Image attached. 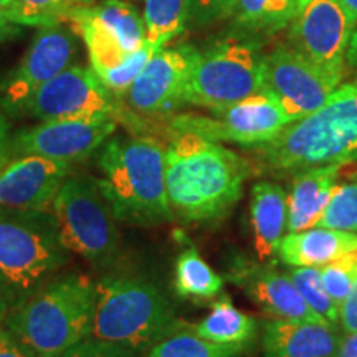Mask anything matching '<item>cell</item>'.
<instances>
[{
  "mask_svg": "<svg viewBox=\"0 0 357 357\" xmlns=\"http://www.w3.org/2000/svg\"><path fill=\"white\" fill-rule=\"evenodd\" d=\"M344 164L311 167L298 172L288 195V234L316 227L336 187L339 172Z\"/></svg>",
  "mask_w": 357,
  "mask_h": 357,
  "instance_id": "cell-19",
  "label": "cell"
},
{
  "mask_svg": "<svg viewBox=\"0 0 357 357\" xmlns=\"http://www.w3.org/2000/svg\"><path fill=\"white\" fill-rule=\"evenodd\" d=\"M190 0H146V43L155 52L185 29Z\"/></svg>",
  "mask_w": 357,
  "mask_h": 357,
  "instance_id": "cell-26",
  "label": "cell"
},
{
  "mask_svg": "<svg viewBox=\"0 0 357 357\" xmlns=\"http://www.w3.org/2000/svg\"><path fill=\"white\" fill-rule=\"evenodd\" d=\"M194 333L217 344L247 347L258 333V323L253 316L236 310L227 296L213 305L208 316L194 326Z\"/></svg>",
  "mask_w": 357,
  "mask_h": 357,
  "instance_id": "cell-23",
  "label": "cell"
},
{
  "mask_svg": "<svg viewBox=\"0 0 357 357\" xmlns=\"http://www.w3.org/2000/svg\"><path fill=\"white\" fill-rule=\"evenodd\" d=\"M321 278L331 300L341 310L342 303L349 296L352 284L357 280V255L354 252L321 266Z\"/></svg>",
  "mask_w": 357,
  "mask_h": 357,
  "instance_id": "cell-31",
  "label": "cell"
},
{
  "mask_svg": "<svg viewBox=\"0 0 357 357\" xmlns=\"http://www.w3.org/2000/svg\"><path fill=\"white\" fill-rule=\"evenodd\" d=\"M261 56L252 43L223 40L197 50L182 102L208 111L225 109L260 91Z\"/></svg>",
  "mask_w": 357,
  "mask_h": 357,
  "instance_id": "cell-8",
  "label": "cell"
},
{
  "mask_svg": "<svg viewBox=\"0 0 357 357\" xmlns=\"http://www.w3.org/2000/svg\"><path fill=\"white\" fill-rule=\"evenodd\" d=\"M93 3L95 0H10L3 12L20 26H43L65 24L75 12Z\"/></svg>",
  "mask_w": 357,
  "mask_h": 357,
  "instance_id": "cell-27",
  "label": "cell"
},
{
  "mask_svg": "<svg viewBox=\"0 0 357 357\" xmlns=\"http://www.w3.org/2000/svg\"><path fill=\"white\" fill-rule=\"evenodd\" d=\"M119 101L91 68L71 65L38 88L20 114L40 121L60 119H118Z\"/></svg>",
  "mask_w": 357,
  "mask_h": 357,
  "instance_id": "cell-10",
  "label": "cell"
},
{
  "mask_svg": "<svg viewBox=\"0 0 357 357\" xmlns=\"http://www.w3.org/2000/svg\"><path fill=\"white\" fill-rule=\"evenodd\" d=\"M303 0H236L231 26L245 37H266L284 29L293 20Z\"/></svg>",
  "mask_w": 357,
  "mask_h": 357,
  "instance_id": "cell-22",
  "label": "cell"
},
{
  "mask_svg": "<svg viewBox=\"0 0 357 357\" xmlns=\"http://www.w3.org/2000/svg\"><path fill=\"white\" fill-rule=\"evenodd\" d=\"M60 357H132V354L118 347L93 341V339H84Z\"/></svg>",
  "mask_w": 357,
  "mask_h": 357,
  "instance_id": "cell-34",
  "label": "cell"
},
{
  "mask_svg": "<svg viewBox=\"0 0 357 357\" xmlns=\"http://www.w3.org/2000/svg\"><path fill=\"white\" fill-rule=\"evenodd\" d=\"M346 63L354 70L356 73V84H357V29L352 33L351 42H349V48H347L346 53Z\"/></svg>",
  "mask_w": 357,
  "mask_h": 357,
  "instance_id": "cell-40",
  "label": "cell"
},
{
  "mask_svg": "<svg viewBox=\"0 0 357 357\" xmlns=\"http://www.w3.org/2000/svg\"><path fill=\"white\" fill-rule=\"evenodd\" d=\"M336 357H357V334H347L341 339Z\"/></svg>",
  "mask_w": 357,
  "mask_h": 357,
  "instance_id": "cell-39",
  "label": "cell"
},
{
  "mask_svg": "<svg viewBox=\"0 0 357 357\" xmlns=\"http://www.w3.org/2000/svg\"><path fill=\"white\" fill-rule=\"evenodd\" d=\"M177 328L171 306L149 281L106 276L96 284L89 337L128 352L153 349Z\"/></svg>",
  "mask_w": 357,
  "mask_h": 357,
  "instance_id": "cell-5",
  "label": "cell"
},
{
  "mask_svg": "<svg viewBox=\"0 0 357 357\" xmlns=\"http://www.w3.org/2000/svg\"><path fill=\"white\" fill-rule=\"evenodd\" d=\"M52 211L0 205V293L10 307L68 263Z\"/></svg>",
  "mask_w": 357,
  "mask_h": 357,
  "instance_id": "cell-6",
  "label": "cell"
},
{
  "mask_svg": "<svg viewBox=\"0 0 357 357\" xmlns=\"http://www.w3.org/2000/svg\"><path fill=\"white\" fill-rule=\"evenodd\" d=\"M22 33V26L13 24V22L8 19L7 13L0 8V43L7 42V40L19 37Z\"/></svg>",
  "mask_w": 357,
  "mask_h": 357,
  "instance_id": "cell-38",
  "label": "cell"
},
{
  "mask_svg": "<svg viewBox=\"0 0 357 357\" xmlns=\"http://www.w3.org/2000/svg\"><path fill=\"white\" fill-rule=\"evenodd\" d=\"M212 113L213 116L192 113L174 116L171 119L172 131L197 134L215 142L257 146L273 139L281 129L291 123L278 102L261 91Z\"/></svg>",
  "mask_w": 357,
  "mask_h": 357,
  "instance_id": "cell-11",
  "label": "cell"
},
{
  "mask_svg": "<svg viewBox=\"0 0 357 357\" xmlns=\"http://www.w3.org/2000/svg\"><path fill=\"white\" fill-rule=\"evenodd\" d=\"M88 12L114 35L128 53L137 52L146 45L144 17L131 3L124 0H101L89 6Z\"/></svg>",
  "mask_w": 357,
  "mask_h": 357,
  "instance_id": "cell-24",
  "label": "cell"
},
{
  "mask_svg": "<svg viewBox=\"0 0 357 357\" xmlns=\"http://www.w3.org/2000/svg\"><path fill=\"white\" fill-rule=\"evenodd\" d=\"M316 227L357 234V181L334 187Z\"/></svg>",
  "mask_w": 357,
  "mask_h": 357,
  "instance_id": "cell-30",
  "label": "cell"
},
{
  "mask_svg": "<svg viewBox=\"0 0 357 357\" xmlns=\"http://www.w3.org/2000/svg\"><path fill=\"white\" fill-rule=\"evenodd\" d=\"M0 357H33L24 346L0 324Z\"/></svg>",
  "mask_w": 357,
  "mask_h": 357,
  "instance_id": "cell-36",
  "label": "cell"
},
{
  "mask_svg": "<svg viewBox=\"0 0 357 357\" xmlns=\"http://www.w3.org/2000/svg\"><path fill=\"white\" fill-rule=\"evenodd\" d=\"M77 55V37L65 24L40 26L20 65L0 89V106L7 116L20 114L29 98L61 71Z\"/></svg>",
  "mask_w": 357,
  "mask_h": 357,
  "instance_id": "cell-13",
  "label": "cell"
},
{
  "mask_svg": "<svg viewBox=\"0 0 357 357\" xmlns=\"http://www.w3.org/2000/svg\"><path fill=\"white\" fill-rule=\"evenodd\" d=\"M166 147L151 137L111 136L98 158V185L116 220L159 223L172 217L166 189Z\"/></svg>",
  "mask_w": 357,
  "mask_h": 357,
  "instance_id": "cell-4",
  "label": "cell"
},
{
  "mask_svg": "<svg viewBox=\"0 0 357 357\" xmlns=\"http://www.w3.org/2000/svg\"><path fill=\"white\" fill-rule=\"evenodd\" d=\"M164 160L172 215L185 222H212L229 215L253 171L252 162L234 151L181 131H174Z\"/></svg>",
  "mask_w": 357,
  "mask_h": 357,
  "instance_id": "cell-1",
  "label": "cell"
},
{
  "mask_svg": "<svg viewBox=\"0 0 357 357\" xmlns=\"http://www.w3.org/2000/svg\"><path fill=\"white\" fill-rule=\"evenodd\" d=\"M236 0H190L189 20L197 25L229 19Z\"/></svg>",
  "mask_w": 357,
  "mask_h": 357,
  "instance_id": "cell-33",
  "label": "cell"
},
{
  "mask_svg": "<svg viewBox=\"0 0 357 357\" xmlns=\"http://www.w3.org/2000/svg\"><path fill=\"white\" fill-rule=\"evenodd\" d=\"M289 278L294 283L298 291L326 326L336 329L341 324V310L331 300L328 291H326L323 278H321V270L316 266H301L293 268L288 271Z\"/></svg>",
  "mask_w": 357,
  "mask_h": 357,
  "instance_id": "cell-28",
  "label": "cell"
},
{
  "mask_svg": "<svg viewBox=\"0 0 357 357\" xmlns=\"http://www.w3.org/2000/svg\"><path fill=\"white\" fill-rule=\"evenodd\" d=\"M288 195L275 182H257L252 189L250 218H252L255 250L261 261L270 260L278 253L280 240L287 230Z\"/></svg>",
  "mask_w": 357,
  "mask_h": 357,
  "instance_id": "cell-21",
  "label": "cell"
},
{
  "mask_svg": "<svg viewBox=\"0 0 357 357\" xmlns=\"http://www.w3.org/2000/svg\"><path fill=\"white\" fill-rule=\"evenodd\" d=\"M116 131V119L42 121L12 136V158L40 155L73 164L86 159Z\"/></svg>",
  "mask_w": 357,
  "mask_h": 357,
  "instance_id": "cell-14",
  "label": "cell"
},
{
  "mask_svg": "<svg viewBox=\"0 0 357 357\" xmlns=\"http://www.w3.org/2000/svg\"><path fill=\"white\" fill-rule=\"evenodd\" d=\"M12 159V132L6 111L0 106V167Z\"/></svg>",
  "mask_w": 357,
  "mask_h": 357,
  "instance_id": "cell-37",
  "label": "cell"
},
{
  "mask_svg": "<svg viewBox=\"0 0 357 357\" xmlns=\"http://www.w3.org/2000/svg\"><path fill=\"white\" fill-rule=\"evenodd\" d=\"M242 351V347L207 341L195 333H178L158 342L149 357H236Z\"/></svg>",
  "mask_w": 357,
  "mask_h": 357,
  "instance_id": "cell-29",
  "label": "cell"
},
{
  "mask_svg": "<svg viewBox=\"0 0 357 357\" xmlns=\"http://www.w3.org/2000/svg\"><path fill=\"white\" fill-rule=\"evenodd\" d=\"M337 2L341 3L342 8L346 10L351 24L357 29V0H337Z\"/></svg>",
  "mask_w": 357,
  "mask_h": 357,
  "instance_id": "cell-41",
  "label": "cell"
},
{
  "mask_svg": "<svg viewBox=\"0 0 357 357\" xmlns=\"http://www.w3.org/2000/svg\"><path fill=\"white\" fill-rule=\"evenodd\" d=\"M52 213L61 243L68 252L95 265H106L118 255L116 217L96 178L66 177L53 200Z\"/></svg>",
  "mask_w": 357,
  "mask_h": 357,
  "instance_id": "cell-7",
  "label": "cell"
},
{
  "mask_svg": "<svg viewBox=\"0 0 357 357\" xmlns=\"http://www.w3.org/2000/svg\"><path fill=\"white\" fill-rule=\"evenodd\" d=\"M155 53L154 48H151L149 45H144V47L139 48L137 52H134L129 55L126 60L123 61L121 65L116 66V68L109 70L108 73H105L100 79L105 83V86L109 89L111 93H114L116 96L126 95L128 89L131 88L134 79L137 78V75L141 73L142 68H144L149 58Z\"/></svg>",
  "mask_w": 357,
  "mask_h": 357,
  "instance_id": "cell-32",
  "label": "cell"
},
{
  "mask_svg": "<svg viewBox=\"0 0 357 357\" xmlns=\"http://www.w3.org/2000/svg\"><path fill=\"white\" fill-rule=\"evenodd\" d=\"M70 164L40 155H17L0 167V205L24 211H52Z\"/></svg>",
  "mask_w": 357,
  "mask_h": 357,
  "instance_id": "cell-16",
  "label": "cell"
},
{
  "mask_svg": "<svg viewBox=\"0 0 357 357\" xmlns=\"http://www.w3.org/2000/svg\"><path fill=\"white\" fill-rule=\"evenodd\" d=\"M230 278L273 319L324 324L303 300L288 273H280L270 266L245 263L234 268Z\"/></svg>",
  "mask_w": 357,
  "mask_h": 357,
  "instance_id": "cell-17",
  "label": "cell"
},
{
  "mask_svg": "<svg viewBox=\"0 0 357 357\" xmlns=\"http://www.w3.org/2000/svg\"><path fill=\"white\" fill-rule=\"evenodd\" d=\"M339 83L341 78L319 68L291 45H278L261 56L260 91L278 102L289 121L319 109Z\"/></svg>",
  "mask_w": 357,
  "mask_h": 357,
  "instance_id": "cell-9",
  "label": "cell"
},
{
  "mask_svg": "<svg viewBox=\"0 0 357 357\" xmlns=\"http://www.w3.org/2000/svg\"><path fill=\"white\" fill-rule=\"evenodd\" d=\"M339 344L336 329L319 323L271 319L263 329L265 357H336Z\"/></svg>",
  "mask_w": 357,
  "mask_h": 357,
  "instance_id": "cell-18",
  "label": "cell"
},
{
  "mask_svg": "<svg viewBox=\"0 0 357 357\" xmlns=\"http://www.w3.org/2000/svg\"><path fill=\"white\" fill-rule=\"evenodd\" d=\"M8 311H10V305H8L6 298H3V294L0 293V324H3V321H6Z\"/></svg>",
  "mask_w": 357,
  "mask_h": 357,
  "instance_id": "cell-42",
  "label": "cell"
},
{
  "mask_svg": "<svg viewBox=\"0 0 357 357\" xmlns=\"http://www.w3.org/2000/svg\"><path fill=\"white\" fill-rule=\"evenodd\" d=\"M223 278L218 276L194 247L185 248L177 258L174 288L178 296L189 300H211L222 291Z\"/></svg>",
  "mask_w": 357,
  "mask_h": 357,
  "instance_id": "cell-25",
  "label": "cell"
},
{
  "mask_svg": "<svg viewBox=\"0 0 357 357\" xmlns=\"http://www.w3.org/2000/svg\"><path fill=\"white\" fill-rule=\"evenodd\" d=\"M356 248L357 234L312 227L283 236L278 245V255L288 266L321 268Z\"/></svg>",
  "mask_w": 357,
  "mask_h": 357,
  "instance_id": "cell-20",
  "label": "cell"
},
{
  "mask_svg": "<svg viewBox=\"0 0 357 357\" xmlns=\"http://www.w3.org/2000/svg\"><path fill=\"white\" fill-rule=\"evenodd\" d=\"M8 3H10V0H0V8H2V10H6V8L8 7Z\"/></svg>",
  "mask_w": 357,
  "mask_h": 357,
  "instance_id": "cell-43",
  "label": "cell"
},
{
  "mask_svg": "<svg viewBox=\"0 0 357 357\" xmlns=\"http://www.w3.org/2000/svg\"><path fill=\"white\" fill-rule=\"evenodd\" d=\"M95 307L89 276L55 275L13 305L3 326L33 357H60L89 337Z\"/></svg>",
  "mask_w": 357,
  "mask_h": 357,
  "instance_id": "cell-3",
  "label": "cell"
},
{
  "mask_svg": "<svg viewBox=\"0 0 357 357\" xmlns=\"http://www.w3.org/2000/svg\"><path fill=\"white\" fill-rule=\"evenodd\" d=\"M257 162L271 174L357 160V84H342L314 113L288 123L273 139L253 146Z\"/></svg>",
  "mask_w": 357,
  "mask_h": 357,
  "instance_id": "cell-2",
  "label": "cell"
},
{
  "mask_svg": "<svg viewBox=\"0 0 357 357\" xmlns=\"http://www.w3.org/2000/svg\"><path fill=\"white\" fill-rule=\"evenodd\" d=\"M354 253L357 255V248ZM341 326L346 334H357V280L352 284L349 296L341 306Z\"/></svg>",
  "mask_w": 357,
  "mask_h": 357,
  "instance_id": "cell-35",
  "label": "cell"
},
{
  "mask_svg": "<svg viewBox=\"0 0 357 357\" xmlns=\"http://www.w3.org/2000/svg\"><path fill=\"white\" fill-rule=\"evenodd\" d=\"M288 26V45L319 68L342 79L346 53L356 26L337 0H303Z\"/></svg>",
  "mask_w": 357,
  "mask_h": 357,
  "instance_id": "cell-12",
  "label": "cell"
},
{
  "mask_svg": "<svg viewBox=\"0 0 357 357\" xmlns=\"http://www.w3.org/2000/svg\"><path fill=\"white\" fill-rule=\"evenodd\" d=\"M195 53L190 45L155 52L128 89L129 106L144 114H166L184 105L182 93Z\"/></svg>",
  "mask_w": 357,
  "mask_h": 357,
  "instance_id": "cell-15",
  "label": "cell"
}]
</instances>
